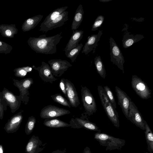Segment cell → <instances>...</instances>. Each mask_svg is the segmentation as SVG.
Listing matches in <instances>:
<instances>
[{
	"label": "cell",
	"mask_w": 153,
	"mask_h": 153,
	"mask_svg": "<svg viewBox=\"0 0 153 153\" xmlns=\"http://www.w3.org/2000/svg\"><path fill=\"white\" fill-rule=\"evenodd\" d=\"M115 89L118 100V104L121 107L125 117L128 119L129 108L131 100L124 91L118 87L115 86Z\"/></svg>",
	"instance_id": "13"
},
{
	"label": "cell",
	"mask_w": 153,
	"mask_h": 153,
	"mask_svg": "<svg viewBox=\"0 0 153 153\" xmlns=\"http://www.w3.org/2000/svg\"><path fill=\"white\" fill-rule=\"evenodd\" d=\"M142 34L134 35L127 32L123 36L122 40L123 46L124 48H127L144 38Z\"/></svg>",
	"instance_id": "23"
},
{
	"label": "cell",
	"mask_w": 153,
	"mask_h": 153,
	"mask_svg": "<svg viewBox=\"0 0 153 153\" xmlns=\"http://www.w3.org/2000/svg\"><path fill=\"white\" fill-rule=\"evenodd\" d=\"M131 86L137 94L143 99L151 97V91L146 83L137 75L132 76Z\"/></svg>",
	"instance_id": "6"
},
{
	"label": "cell",
	"mask_w": 153,
	"mask_h": 153,
	"mask_svg": "<svg viewBox=\"0 0 153 153\" xmlns=\"http://www.w3.org/2000/svg\"><path fill=\"white\" fill-rule=\"evenodd\" d=\"M62 32L54 36H46L45 34L38 37H30L27 42L36 53L52 54L56 53V45L62 38Z\"/></svg>",
	"instance_id": "1"
},
{
	"label": "cell",
	"mask_w": 153,
	"mask_h": 153,
	"mask_svg": "<svg viewBox=\"0 0 153 153\" xmlns=\"http://www.w3.org/2000/svg\"><path fill=\"white\" fill-rule=\"evenodd\" d=\"M104 20V17L102 15L98 16L95 20L92 25L91 30L95 31L101 27Z\"/></svg>",
	"instance_id": "36"
},
{
	"label": "cell",
	"mask_w": 153,
	"mask_h": 153,
	"mask_svg": "<svg viewBox=\"0 0 153 153\" xmlns=\"http://www.w3.org/2000/svg\"><path fill=\"white\" fill-rule=\"evenodd\" d=\"M146 139L147 144L148 150L150 153L153 152V134L152 131L146 121H144Z\"/></svg>",
	"instance_id": "27"
},
{
	"label": "cell",
	"mask_w": 153,
	"mask_h": 153,
	"mask_svg": "<svg viewBox=\"0 0 153 153\" xmlns=\"http://www.w3.org/2000/svg\"><path fill=\"white\" fill-rule=\"evenodd\" d=\"M36 119L33 116L29 117L25 125V132L27 135L30 134L33 131L36 123Z\"/></svg>",
	"instance_id": "32"
},
{
	"label": "cell",
	"mask_w": 153,
	"mask_h": 153,
	"mask_svg": "<svg viewBox=\"0 0 153 153\" xmlns=\"http://www.w3.org/2000/svg\"><path fill=\"white\" fill-rule=\"evenodd\" d=\"M65 79H62L59 82V86L61 90L67 98V93L66 90V86L64 81Z\"/></svg>",
	"instance_id": "37"
},
{
	"label": "cell",
	"mask_w": 153,
	"mask_h": 153,
	"mask_svg": "<svg viewBox=\"0 0 153 153\" xmlns=\"http://www.w3.org/2000/svg\"><path fill=\"white\" fill-rule=\"evenodd\" d=\"M83 153H92L89 147H86L85 148H84L83 151Z\"/></svg>",
	"instance_id": "39"
},
{
	"label": "cell",
	"mask_w": 153,
	"mask_h": 153,
	"mask_svg": "<svg viewBox=\"0 0 153 153\" xmlns=\"http://www.w3.org/2000/svg\"><path fill=\"white\" fill-rule=\"evenodd\" d=\"M110 60L114 64L124 73L123 64L124 58L119 48L112 37L109 39Z\"/></svg>",
	"instance_id": "7"
},
{
	"label": "cell",
	"mask_w": 153,
	"mask_h": 153,
	"mask_svg": "<svg viewBox=\"0 0 153 153\" xmlns=\"http://www.w3.org/2000/svg\"><path fill=\"white\" fill-rule=\"evenodd\" d=\"M32 67L38 72L39 76L45 82L52 83L57 79L52 74L50 65L45 62H42L40 66L36 67L33 65Z\"/></svg>",
	"instance_id": "12"
},
{
	"label": "cell",
	"mask_w": 153,
	"mask_h": 153,
	"mask_svg": "<svg viewBox=\"0 0 153 153\" xmlns=\"http://www.w3.org/2000/svg\"><path fill=\"white\" fill-rule=\"evenodd\" d=\"M112 0H99V1L102 2H107Z\"/></svg>",
	"instance_id": "41"
},
{
	"label": "cell",
	"mask_w": 153,
	"mask_h": 153,
	"mask_svg": "<svg viewBox=\"0 0 153 153\" xmlns=\"http://www.w3.org/2000/svg\"><path fill=\"white\" fill-rule=\"evenodd\" d=\"M33 68L32 66H23L15 68L13 71L14 73V75L16 76L23 78L28 73L31 72Z\"/></svg>",
	"instance_id": "29"
},
{
	"label": "cell",
	"mask_w": 153,
	"mask_h": 153,
	"mask_svg": "<svg viewBox=\"0 0 153 153\" xmlns=\"http://www.w3.org/2000/svg\"><path fill=\"white\" fill-rule=\"evenodd\" d=\"M43 16L39 14L26 19L22 26V30L25 32L33 29L39 24Z\"/></svg>",
	"instance_id": "21"
},
{
	"label": "cell",
	"mask_w": 153,
	"mask_h": 153,
	"mask_svg": "<svg viewBox=\"0 0 153 153\" xmlns=\"http://www.w3.org/2000/svg\"><path fill=\"white\" fill-rule=\"evenodd\" d=\"M68 11H64L56 19L44 27L40 28L39 31L47 32L49 30L62 26L68 20Z\"/></svg>",
	"instance_id": "18"
},
{
	"label": "cell",
	"mask_w": 153,
	"mask_h": 153,
	"mask_svg": "<svg viewBox=\"0 0 153 153\" xmlns=\"http://www.w3.org/2000/svg\"><path fill=\"white\" fill-rule=\"evenodd\" d=\"M94 139L101 146L106 147V150H120L126 143L123 139L115 137L105 133L97 132L94 134Z\"/></svg>",
	"instance_id": "2"
},
{
	"label": "cell",
	"mask_w": 153,
	"mask_h": 153,
	"mask_svg": "<svg viewBox=\"0 0 153 153\" xmlns=\"http://www.w3.org/2000/svg\"><path fill=\"white\" fill-rule=\"evenodd\" d=\"M46 144H43L38 136L33 135L26 145L25 152L26 153H39L43 150Z\"/></svg>",
	"instance_id": "17"
},
{
	"label": "cell",
	"mask_w": 153,
	"mask_h": 153,
	"mask_svg": "<svg viewBox=\"0 0 153 153\" xmlns=\"http://www.w3.org/2000/svg\"><path fill=\"white\" fill-rule=\"evenodd\" d=\"M81 94L82 102L86 113L90 116L97 110L95 99L90 90L85 86L82 87Z\"/></svg>",
	"instance_id": "4"
},
{
	"label": "cell",
	"mask_w": 153,
	"mask_h": 153,
	"mask_svg": "<svg viewBox=\"0 0 153 153\" xmlns=\"http://www.w3.org/2000/svg\"><path fill=\"white\" fill-rule=\"evenodd\" d=\"M3 97L10 107L11 112L14 113L20 106L22 101L19 96L15 95L7 88H4L2 91Z\"/></svg>",
	"instance_id": "11"
},
{
	"label": "cell",
	"mask_w": 153,
	"mask_h": 153,
	"mask_svg": "<svg viewBox=\"0 0 153 153\" xmlns=\"http://www.w3.org/2000/svg\"><path fill=\"white\" fill-rule=\"evenodd\" d=\"M94 63L97 73L100 76L105 79L106 76V71L104 65L100 56L94 58Z\"/></svg>",
	"instance_id": "28"
},
{
	"label": "cell",
	"mask_w": 153,
	"mask_h": 153,
	"mask_svg": "<svg viewBox=\"0 0 153 153\" xmlns=\"http://www.w3.org/2000/svg\"><path fill=\"white\" fill-rule=\"evenodd\" d=\"M83 31L82 30H73L72 34L64 51L66 56L72 49L77 47L83 37Z\"/></svg>",
	"instance_id": "20"
},
{
	"label": "cell",
	"mask_w": 153,
	"mask_h": 153,
	"mask_svg": "<svg viewBox=\"0 0 153 153\" xmlns=\"http://www.w3.org/2000/svg\"><path fill=\"white\" fill-rule=\"evenodd\" d=\"M83 46L82 43L79 44L76 47L72 49L66 55V57L70 59L72 62H74L76 59Z\"/></svg>",
	"instance_id": "31"
},
{
	"label": "cell",
	"mask_w": 153,
	"mask_h": 153,
	"mask_svg": "<svg viewBox=\"0 0 153 153\" xmlns=\"http://www.w3.org/2000/svg\"><path fill=\"white\" fill-rule=\"evenodd\" d=\"M128 119L141 129L145 130V120L137 107L131 101L129 108Z\"/></svg>",
	"instance_id": "10"
},
{
	"label": "cell",
	"mask_w": 153,
	"mask_h": 153,
	"mask_svg": "<svg viewBox=\"0 0 153 153\" xmlns=\"http://www.w3.org/2000/svg\"><path fill=\"white\" fill-rule=\"evenodd\" d=\"M51 97L52 100L56 102L69 108L71 107L69 101L60 94L52 95Z\"/></svg>",
	"instance_id": "30"
},
{
	"label": "cell",
	"mask_w": 153,
	"mask_h": 153,
	"mask_svg": "<svg viewBox=\"0 0 153 153\" xmlns=\"http://www.w3.org/2000/svg\"><path fill=\"white\" fill-rule=\"evenodd\" d=\"M70 113V111L66 109L49 105L42 109L40 116L42 118L46 119L62 116Z\"/></svg>",
	"instance_id": "8"
},
{
	"label": "cell",
	"mask_w": 153,
	"mask_h": 153,
	"mask_svg": "<svg viewBox=\"0 0 153 153\" xmlns=\"http://www.w3.org/2000/svg\"><path fill=\"white\" fill-rule=\"evenodd\" d=\"M68 7L66 6L58 8L54 10L48 15L43 22L41 24L40 27L42 28L50 22L56 19L60 14L66 11Z\"/></svg>",
	"instance_id": "25"
},
{
	"label": "cell",
	"mask_w": 153,
	"mask_h": 153,
	"mask_svg": "<svg viewBox=\"0 0 153 153\" xmlns=\"http://www.w3.org/2000/svg\"><path fill=\"white\" fill-rule=\"evenodd\" d=\"M97 89L102 104L108 117L114 126L118 128L120 125L117 112L112 106L102 86L98 85Z\"/></svg>",
	"instance_id": "3"
},
{
	"label": "cell",
	"mask_w": 153,
	"mask_h": 153,
	"mask_svg": "<svg viewBox=\"0 0 153 153\" xmlns=\"http://www.w3.org/2000/svg\"><path fill=\"white\" fill-rule=\"evenodd\" d=\"M102 33V30H99L97 34H93L89 36L83 48L82 53H85L86 55H87L97 46V43L100 41Z\"/></svg>",
	"instance_id": "19"
},
{
	"label": "cell",
	"mask_w": 153,
	"mask_h": 153,
	"mask_svg": "<svg viewBox=\"0 0 153 153\" xmlns=\"http://www.w3.org/2000/svg\"><path fill=\"white\" fill-rule=\"evenodd\" d=\"M67 98L71 106L74 108L78 107L80 104L78 94L73 83L67 79H65Z\"/></svg>",
	"instance_id": "16"
},
{
	"label": "cell",
	"mask_w": 153,
	"mask_h": 153,
	"mask_svg": "<svg viewBox=\"0 0 153 153\" xmlns=\"http://www.w3.org/2000/svg\"><path fill=\"white\" fill-rule=\"evenodd\" d=\"M103 88L112 106L116 109L117 108L116 104L112 92L110 88L107 85L104 86Z\"/></svg>",
	"instance_id": "33"
},
{
	"label": "cell",
	"mask_w": 153,
	"mask_h": 153,
	"mask_svg": "<svg viewBox=\"0 0 153 153\" xmlns=\"http://www.w3.org/2000/svg\"><path fill=\"white\" fill-rule=\"evenodd\" d=\"M69 123L71 128H83L88 130L101 132L100 130L95 124L82 118L76 117L75 119L72 118Z\"/></svg>",
	"instance_id": "14"
},
{
	"label": "cell",
	"mask_w": 153,
	"mask_h": 153,
	"mask_svg": "<svg viewBox=\"0 0 153 153\" xmlns=\"http://www.w3.org/2000/svg\"><path fill=\"white\" fill-rule=\"evenodd\" d=\"M18 29L15 24H2L0 25V33L4 37L12 38L18 33Z\"/></svg>",
	"instance_id": "22"
},
{
	"label": "cell",
	"mask_w": 153,
	"mask_h": 153,
	"mask_svg": "<svg viewBox=\"0 0 153 153\" xmlns=\"http://www.w3.org/2000/svg\"><path fill=\"white\" fill-rule=\"evenodd\" d=\"M84 12L82 5L80 4L74 14L71 25V30H75L78 28L82 21Z\"/></svg>",
	"instance_id": "24"
},
{
	"label": "cell",
	"mask_w": 153,
	"mask_h": 153,
	"mask_svg": "<svg viewBox=\"0 0 153 153\" xmlns=\"http://www.w3.org/2000/svg\"><path fill=\"white\" fill-rule=\"evenodd\" d=\"M13 47L8 43L0 40V53L7 54L12 51Z\"/></svg>",
	"instance_id": "35"
},
{
	"label": "cell",
	"mask_w": 153,
	"mask_h": 153,
	"mask_svg": "<svg viewBox=\"0 0 153 153\" xmlns=\"http://www.w3.org/2000/svg\"><path fill=\"white\" fill-rule=\"evenodd\" d=\"M4 153V149L3 146L1 145H0V153Z\"/></svg>",
	"instance_id": "40"
},
{
	"label": "cell",
	"mask_w": 153,
	"mask_h": 153,
	"mask_svg": "<svg viewBox=\"0 0 153 153\" xmlns=\"http://www.w3.org/2000/svg\"><path fill=\"white\" fill-rule=\"evenodd\" d=\"M13 85L19 90V96L22 102L25 105H27L29 99V90L33 83V79L31 78H27L20 80L13 79Z\"/></svg>",
	"instance_id": "5"
},
{
	"label": "cell",
	"mask_w": 153,
	"mask_h": 153,
	"mask_svg": "<svg viewBox=\"0 0 153 153\" xmlns=\"http://www.w3.org/2000/svg\"><path fill=\"white\" fill-rule=\"evenodd\" d=\"M43 124L50 128H58L70 127V124L57 119H46L44 120Z\"/></svg>",
	"instance_id": "26"
},
{
	"label": "cell",
	"mask_w": 153,
	"mask_h": 153,
	"mask_svg": "<svg viewBox=\"0 0 153 153\" xmlns=\"http://www.w3.org/2000/svg\"><path fill=\"white\" fill-rule=\"evenodd\" d=\"M66 149H58L53 151L51 153H65Z\"/></svg>",
	"instance_id": "38"
},
{
	"label": "cell",
	"mask_w": 153,
	"mask_h": 153,
	"mask_svg": "<svg viewBox=\"0 0 153 153\" xmlns=\"http://www.w3.org/2000/svg\"><path fill=\"white\" fill-rule=\"evenodd\" d=\"M8 105L4 100L2 92L0 91V119L2 120L3 118L4 111L7 109Z\"/></svg>",
	"instance_id": "34"
},
{
	"label": "cell",
	"mask_w": 153,
	"mask_h": 153,
	"mask_svg": "<svg viewBox=\"0 0 153 153\" xmlns=\"http://www.w3.org/2000/svg\"><path fill=\"white\" fill-rule=\"evenodd\" d=\"M52 74L54 76L60 77L72 66L66 60L61 59H52L48 61Z\"/></svg>",
	"instance_id": "9"
},
{
	"label": "cell",
	"mask_w": 153,
	"mask_h": 153,
	"mask_svg": "<svg viewBox=\"0 0 153 153\" xmlns=\"http://www.w3.org/2000/svg\"><path fill=\"white\" fill-rule=\"evenodd\" d=\"M23 111L21 110L8 120L4 127V129L7 133H13L18 130L23 120Z\"/></svg>",
	"instance_id": "15"
}]
</instances>
